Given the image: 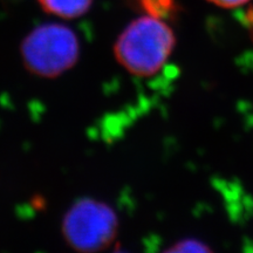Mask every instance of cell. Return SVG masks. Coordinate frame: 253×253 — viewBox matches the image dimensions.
I'll use <instances>...</instances> for the list:
<instances>
[{"instance_id": "cell-2", "label": "cell", "mask_w": 253, "mask_h": 253, "mask_svg": "<svg viewBox=\"0 0 253 253\" xmlns=\"http://www.w3.org/2000/svg\"><path fill=\"white\" fill-rule=\"evenodd\" d=\"M25 67L40 78L53 79L74 67L80 56V41L71 27L48 23L33 28L20 45Z\"/></svg>"}, {"instance_id": "cell-5", "label": "cell", "mask_w": 253, "mask_h": 253, "mask_svg": "<svg viewBox=\"0 0 253 253\" xmlns=\"http://www.w3.org/2000/svg\"><path fill=\"white\" fill-rule=\"evenodd\" d=\"M144 14L163 19H172L178 13V4L176 0H134Z\"/></svg>"}, {"instance_id": "cell-4", "label": "cell", "mask_w": 253, "mask_h": 253, "mask_svg": "<svg viewBox=\"0 0 253 253\" xmlns=\"http://www.w3.org/2000/svg\"><path fill=\"white\" fill-rule=\"evenodd\" d=\"M43 11L61 19H75L86 14L93 0H38Z\"/></svg>"}, {"instance_id": "cell-3", "label": "cell", "mask_w": 253, "mask_h": 253, "mask_svg": "<svg viewBox=\"0 0 253 253\" xmlns=\"http://www.w3.org/2000/svg\"><path fill=\"white\" fill-rule=\"evenodd\" d=\"M61 230L66 243L75 251H102L116 238L119 218L114 209L104 202L81 198L67 210Z\"/></svg>"}, {"instance_id": "cell-1", "label": "cell", "mask_w": 253, "mask_h": 253, "mask_svg": "<svg viewBox=\"0 0 253 253\" xmlns=\"http://www.w3.org/2000/svg\"><path fill=\"white\" fill-rule=\"evenodd\" d=\"M175 46L176 36L167 21L144 14L122 31L114 43V56L130 74L148 78L162 69Z\"/></svg>"}, {"instance_id": "cell-6", "label": "cell", "mask_w": 253, "mask_h": 253, "mask_svg": "<svg viewBox=\"0 0 253 253\" xmlns=\"http://www.w3.org/2000/svg\"><path fill=\"white\" fill-rule=\"evenodd\" d=\"M169 252H211V250L205 243L198 239H184L176 243L172 248L168 249Z\"/></svg>"}, {"instance_id": "cell-7", "label": "cell", "mask_w": 253, "mask_h": 253, "mask_svg": "<svg viewBox=\"0 0 253 253\" xmlns=\"http://www.w3.org/2000/svg\"><path fill=\"white\" fill-rule=\"evenodd\" d=\"M208 1L221 8H236L245 5L249 0H208Z\"/></svg>"}]
</instances>
